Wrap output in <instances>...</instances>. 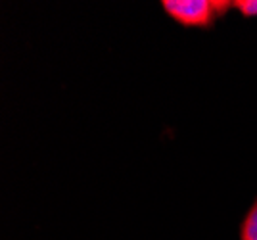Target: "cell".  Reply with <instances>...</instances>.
Here are the masks:
<instances>
[{
    "mask_svg": "<svg viewBox=\"0 0 257 240\" xmlns=\"http://www.w3.org/2000/svg\"><path fill=\"white\" fill-rule=\"evenodd\" d=\"M163 10L184 27H211L232 2L226 0H163Z\"/></svg>",
    "mask_w": 257,
    "mask_h": 240,
    "instance_id": "1",
    "label": "cell"
},
{
    "mask_svg": "<svg viewBox=\"0 0 257 240\" xmlns=\"http://www.w3.org/2000/svg\"><path fill=\"white\" fill-rule=\"evenodd\" d=\"M240 240H257V200L240 227Z\"/></svg>",
    "mask_w": 257,
    "mask_h": 240,
    "instance_id": "2",
    "label": "cell"
},
{
    "mask_svg": "<svg viewBox=\"0 0 257 240\" xmlns=\"http://www.w3.org/2000/svg\"><path fill=\"white\" fill-rule=\"evenodd\" d=\"M232 6L238 12H242L246 18L257 16V0H236V2H232Z\"/></svg>",
    "mask_w": 257,
    "mask_h": 240,
    "instance_id": "3",
    "label": "cell"
}]
</instances>
